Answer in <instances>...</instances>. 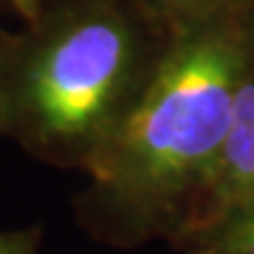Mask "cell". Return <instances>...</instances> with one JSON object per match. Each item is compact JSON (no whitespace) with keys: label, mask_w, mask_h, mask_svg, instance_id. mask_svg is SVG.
Wrapping results in <instances>:
<instances>
[{"label":"cell","mask_w":254,"mask_h":254,"mask_svg":"<svg viewBox=\"0 0 254 254\" xmlns=\"http://www.w3.org/2000/svg\"><path fill=\"white\" fill-rule=\"evenodd\" d=\"M43 0H14V7H19L24 14H33L38 7H40Z\"/></svg>","instance_id":"cell-7"},{"label":"cell","mask_w":254,"mask_h":254,"mask_svg":"<svg viewBox=\"0 0 254 254\" xmlns=\"http://www.w3.org/2000/svg\"><path fill=\"white\" fill-rule=\"evenodd\" d=\"M167 7L179 9V12H193V9H205L209 5H214L219 0H163Z\"/></svg>","instance_id":"cell-5"},{"label":"cell","mask_w":254,"mask_h":254,"mask_svg":"<svg viewBox=\"0 0 254 254\" xmlns=\"http://www.w3.org/2000/svg\"><path fill=\"white\" fill-rule=\"evenodd\" d=\"M0 254H28V252L19 238L7 236V238H0Z\"/></svg>","instance_id":"cell-6"},{"label":"cell","mask_w":254,"mask_h":254,"mask_svg":"<svg viewBox=\"0 0 254 254\" xmlns=\"http://www.w3.org/2000/svg\"><path fill=\"white\" fill-rule=\"evenodd\" d=\"M209 177L221 198L240 202L254 195V80L238 87L226 139Z\"/></svg>","instance_id":"cell-3"},{"label":"cell","mask_w":254,"mask_h":254,"mask_svg":"<svg viewBox=\"0 0 254 254\" xmlns=\"http://www.w3.org/2000/svg\"><path fill=\"white\" fill-rule=\"evenodd\" d=\"M132 66V36L120 19L90 17L62 31L31 64L24 99L55 139H82L106 120Z\"/></svg>","instance_id":"cell-2"},{"label":"cell","mask_w":254,"mask_h":254,"mask_svg":"<svg viewBox=\"0 0 254 254\" xmlns=\"http://www.w3.org/2000/svg\"><path fill=\"white\" fill-rule=\"evenodd\" d=\"M243 64V50L226 36L182 43L104 144L97 158L101 182L151 202L209 177L226 139Z\"/></svg>","instance_id":"cell-1"},{"label":"cell","mask_w":254,"mask_h":254,"mask_svg":"<svg viewBox=\"0 0 254 254\" xmlns=\"http://www.w3.org/2000/svg\"><path fill=\"white\" fill-rule=\"evenodd\" d=\"M202 254H254V195L238 202V209Z\"/></svg>","instance_id":"cell-4"}]
</instances>
